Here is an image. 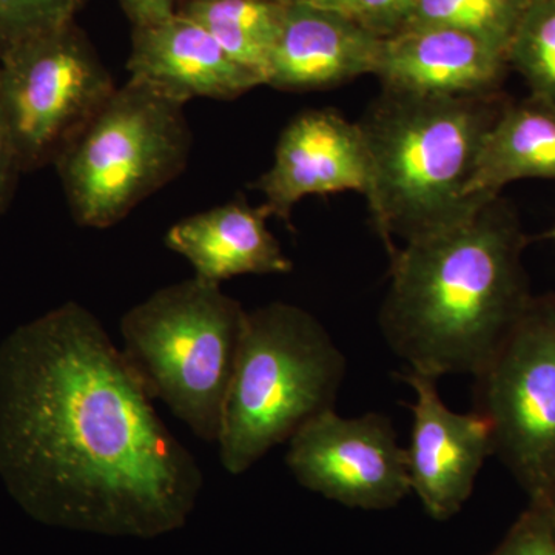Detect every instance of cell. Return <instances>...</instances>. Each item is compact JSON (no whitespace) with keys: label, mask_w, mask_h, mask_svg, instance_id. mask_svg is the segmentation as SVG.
Here are the masks:
<instances>
[{"label":"cell","mask_w":555,"mask_h":555,"mask_svg":"<svg viewBox=\"0 0 555 555\" xmlns=\"http://www.w3.org/2000/svg\"><path fill=\"white\" fill-rule=\"evenodd\" d=\"M383 39L343 11L286 5L264 86L324 90L375 75Z\"/></svg>","instance_id":"13"},{"label":"cell","mask_w":555,"mask_h":555,"mask_svg":"<svg viewBox=\"0 0 555 555\" xmlns=\"http://www.w3.org/2000/svg\"><path fill=\"white\" fill-rule=\"evenodd\" d=\"M545 238L555 240V228L546 233Z\"/></svg>","instance_id":"27"},{"label":"cell","mask_w":555,"mask_h":555,"mask_svg":"<svg viewBox=\"0 0 555 555\" xmlns=\"http://www.w3.org/2000/svg\"><path fill=\"white\" fill-rule=\"evenodd\" d=\"M416 0H350L347 14L379 38H389L408 27Z\"/></svg>","instance_id":"21"},{"label":"cell","mask_w":555,"mask_h":555,"mask_svg":"<svg viewBox=\"0 0 555 555\" xmlns=\"http://www.w3.org/2000/svg\"><path fill=\"white\" fill-rule=\"evenodd\" d=\"M529 507H532L539 514L543 524L546 525L547 531L555 540V483L547 489L545 494L529 502Z\"/></svg>","instance_id":"25"},{"label":"cell","mask_w":555,"mask_h":555,"mask_svg":"<svg viewBox=\"0 0 555 555\" xmlns=\"http://www.w3.org/2000/svg\"><path fill=\"white\" fill-rule=\"evenodd\" d=\"M134 27L167 20L177 14L185 0H119Z\"/></svg>","instance_id":"24"},{"label":"cell","mask_w":555,"mask_h":555,"mask_svg":"<svg viewBox=\"0 0 555 555\" xmlns=\"http://www.w3.org/2000/svg\"><path fill=\"white\" fill-rule=\"evenodd\" d=\"M83 0H0V54L75 22Z\"/></svg>","instance_id":"20"},{"label":"cell","mask_w":555,"mask_h":555,"mask_svg":"<svg viewBox=\"0 0 555 555\" xmlns=\"http://www.w3.org/2000/svg\"><path fill=\"white\" fill-rule=\"evenodd\" d=\"M526 244L516 211L496 196L390 251L379 327L409 371L438 379L488 366L532 297Z\"/></svg>","instance_id":"2"},{"label":"cell","mask_w":555,"mask_h":555,"mask_svg":"<svg viewBox=\"0 0 555 555\" xmlns=\"http://www.w3.org/2000/svg\"><path fill=\"white\" fill-rule=\"evenodd\" d=\"M264 208L238 199L171 225L166 246L188 259L195 276L221 286L240 275L288 273L294 264L266 225Z\"/></svg>","instance_id":"15"},{"label":"cell","mask_w":555,"mask_h":555,"mask_svg":"<svg viewBox=\"0 0 555 555\" xmlns=\"http://www.w3.org/2000/svg\"><path fill=\"white\" fill-rule=\"evenodd\" d=\"M115 90L75 22L0 54V98L22 173L54 166Z\"/></svg>","instance_id":"8"},{"label":"cell","mask_w":555,"mask_h":555,"mask_svg":"<svg viewBox=\"0 0 555 555\" xmlns=\"http://www.w3.org/2000/svg\"><path fill=\"white\" fill-rule=\"evenodd\" d=\"M474 411L491 427L492 455L529 502L555 483V294L532 295L499 352L474 377Z\"/></svg>","instance_id":"7"},{"label":"cell","mask_w":555,"mask_h":555,"mask_svg":"<svg viewBox=\"0 0 555 555\" xmlns=\"http://www.w3.org/2000/svg\"><path fill=\"white\" fill-rule=\"evenodd\" d=\"M346 357L308 310H247L217 444L232 476L247 473L306 423L335 406Z\"/></svg>","instance_id":"4"},{"label":"cell","mask_w":555,"mask_h":555,"mask_svg":"<svg viewBox=\"0 0 555 555\" xmlns=\"http://www.w3.org/2000/svg\"><path fill=\"white\" fill-rule=\"evenodd\" d=\"M21 175L20 158L0 98V217L9 210Z\"/></svg>","instance_id":"23"},{"label":"cell","mask_w":555,"mask_h":555,"mask_svg":"<svg viewBox=\"0 0 555 555\" xmlns=\"http://www.w3.org/2000/svg\"><path fill=\"white\" fill-rule=\"evenodd\" d=\"M127 68L130 78L144 80L182 104L196 98L232 101L264 86L210 33L179 13L134 27Z\"/></svg>","instance_id":"14"},{"label":"cell","mask_w":555,"mask_h":555,"mask_svg":"<svg viewBox=\"0 0 555 555\" xmlns=\"http://www.w3.org/2000/svg\"><path fill=\"white\" fill-rule=\"evenodd\" d=\"M284 5H310L318 9L337 10L347 14L350 0H280Z\"/></svg>","instance_id":"26"},{"label":"cell","mask_w":555,"mask_h":555,"mask_svg":"<svg viewBox=\"0 0 555 555\" xmlns=\"http://www.w3.org/2000/svg\"><path fill=\"white\" fill-rule=\"evenodd\" d=\"M287 443L286 465L298 483L347 507L389 509L412 492L406 449L378 412L347 418L331 409Z\"/></svg>","instance_id":"9"},{"label":"cell","mask_w":555,"mask_h":555,"mask_svg":"<svg viewBox=\"0 0 555 555\" xmlns=\"http://www.w3.org/2000/svg\"><path fill=\"white\" fill-rule=\"evenodd\" d=\"M506 57L529 96L555 105V0H529Z\"/></svg>","instance_id":"19"},{"label":"cell","mask_w":555,"mask_h":555,"mask_svg":"<svg viewBox=\"0 0 555 555\" xmlns=\"http://www.w3.org/2000/svg\"><path fill=\"white\" fill-rule=\"evenodd\" d=\"M488 555H555V540L539 514L528 506L502 543Z\"/></svg>","instance_id":"22"},{"label":"cell","mask_w":555,"mask_h":555,"mask_svg":"<svg viewBox=\"0 0 555 555\" xmlns=\"http://www.w3.org/2000/svg\"><path fill=\"white\" fill-rule=\"evenodd\" d=\"M284 11L280 0H185L178 13L210 33L230 57L266 83Z\"/></svg>","instance_id":"17"},{"label":"cell","mask_w":555,"mask_h":555,"mask_svg":"<svg viewBox=\"0 0 555 555\" xmlns=\"http://www.w3.org/2000/svg\"><path fill=\"white\" fill-rule=\"evenodd\" d=\"M509 72L505 54L467 33L415 27L383 39L375 76L383 90L423 96H494Z\"/></svg>","instance_id":"12"},{"label":"cell","mask_w":555,"mask_h":555,"mask_svg":"<svg viewBox=\"0 0 555 555\" xmlns=\"http://www.w3.org/2000/svg\"><path fill=\"white\" fill-rule=\"evenodd\" d=\"M247 310L193 276L159 288L120 320L122 356L150 398L217 443Z\"/></svg>","instance_id":"5"},{"label":"cell","mask_w":555,"mask_h":555,"mask_svg":"<svg viewBox=\"0 0 555 555\" xmlns=\"http://www.w3.org/2000/svg\"><path fill=\"white\" fill-rule=\"evenodd\" d=\"M494 96H423L383 90L358 120L371 158L366 195L387 254L403 243L451 228L488 201L467 185L481 145L505 107Z\"/></svg>","instance_id":"3"},{"label":"cell","mask_w":555,"mask_h":555,"mask_svg":"<svg viewBox=\"0 0 555 555\" xmlns=\"http://www.w3.org/2000/svg\"><path fill=\"white\" fill-rule=\"evenodd\" d=\"M555 179V105L507 101L486 134L467 196L489 201L518 179Z\"/></svg>","instance_id":"16"},{"label":"cell","mask_w":555,"mask_h":555,"mask_svg":"<svg viewBox=\"0 0 555 555\" xmlns=\"http://www.w3.org/2000/svg\"><path fill=\"white\" fill-rule=\"evenodd\" d=\"M528 3L529 0H416L406 28H452L476 36L507 56Z\"/></svg>","instance_id":"18"},{"label":"cell","mask_w":555,"mask_h":555,"mask_svg":"<svg viewBox=\"0 0 555 555\" xmlns=\"http://www.w3.org/2000/svg\"><path fill=\"white\" fill-rule=\"evenodd\" d=\"M0 478L42 524L133 537L181 528L204 483L122 350L75 301L0 345Z\"/></svg>","instance_id":"1"},{"label":"cell","mask_w":555,"mask_h":555,"mask_svg":"<svg viewBox=\"0 0 555 555\" xmlns=\"http://www.w3.org/2000/svg\"><path fill=\"white\" fill-rule=\"evenodd\" d=\"M400 378L415 393L406 449L411 491L430 517L449 520L469 500L486 459L492 455L491 427L476 411H451L438 393V379L411 371Z\"/></svg>","instance_id":"11"},{"label":"cell","mask_w":555,"mask_h":555,"mask_svg":"<svg viewBox=\"0 0 555 555\" xmlns=\"http://www.w3.org/2000/svg\"><path fill=\"white\" fill-rule=\"evenodd\" d=\"M184 105L144 80L116 87L54 163L79 225L118 224L184 171L192 149Z\"/></svg>","instance_id":"6"},{"label":"cell","mask_w":555,"mask_h":555,"mask_svg":"<svg viewBox=\"0 0 555 555\" xmlns=\"http://www.w3.org/2000/svg\"><path fill=\"white\" fill-rule=\"evenodd\" d=\"M371 158L360 124L332 108L299 113L278 139L272 167L251 189L264 196L269 217L291 221L292 210L306 196L339 192L366 195Z\"/></svg>","instance_id":"10"}]
</instances>
